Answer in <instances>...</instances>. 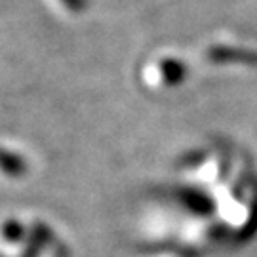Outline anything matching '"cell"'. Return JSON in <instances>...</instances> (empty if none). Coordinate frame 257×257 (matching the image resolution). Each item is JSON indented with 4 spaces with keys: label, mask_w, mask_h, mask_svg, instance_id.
<instances>
[{
    "label": "cell",
    "mask_w": 257,
    "mask_h": 257,
    "mask_svg": "<svg viewBox=\"0 0 257 257\" xmlns=\"http://www.w3.org/2000/svg\"><path fill=\"white\" fill-rule=\"evenodd\" d=\"M0 172L10 175H19L25 172V162L19 158L18 155H14L12 151L0 147Z\"/></svg>",
    "instance_id": "cell-3"
},
{
    "label": "cell",
    "mask_w": 257,
    "mask_h": 257,
    "mask_svg": "<svg viewBox=\"0 0 257 257\" xmlns=\"http://www.w3.org/2000/svg\"><path fill=\"white\" fill-rule=\"evenodd\" d=\"M57 2L71 14H82L88 10V0H57Z\"/></svg>",
    "instance_id": "cell-4"
},
{
    "label": "cell",
    "mask_w": 257,
    "mask_h": 257,
    "mask_svg": "<svg viewBox=\"0 0 257 257\" xmlns=\"http://www.w3.org/2000/svg\"><path fill=\"white\" fill-rule=\"evenodd\" d=\"M206 57L215 63H229V61H238V63H251L255 61V55L251 52H244L238 48L229 46H213L206 52Z\"/></svg>",
    "instance_id": "cell-2"
},
{
    "label": "cell",
    "mask_w": 257,
    "mask_h": 257,
    "mask_svg": "<svg viewBox=\"0 0 257 257\" xmlns=\"http://www.w3.org/2000/svg\"><path fill=\"white\" fill-rule=\"evenodd\" d=\"M151 73L160 86H179L187 76V65L177 57H160L151 67Z\"/></svg>",
    "instance_id": "cell-1"
}]
</instances>
